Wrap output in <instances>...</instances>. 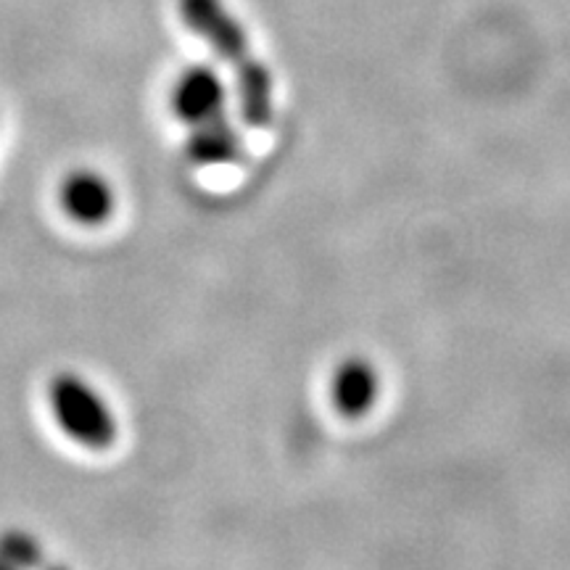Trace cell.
Instances as JSON below:
<instances>
[{"label":"cell","mask_w":570,"mask_h":570,"mask_svg":"<svg viewBox=\"0 0 570 570\" xmlns=\"http://www.w3.org/2000/svg\"><path fill=\"white\" fill-rule=\"evenodd\" d=\"M190 32H196L235 75V98L240 117L252 127L273 122V75L248 51L244 24L227 11L225 0H177Z\"/></svg>","instance_id":"1"},{"label":"cell","mask_w":570,"mask_h":570,"mask_svg":"<svg viewBox=\"0 0 570 570\" xmlns=\"http://www.w3.org/2000/svg\"><path fill=\"white\" fill-rule=\"evenodd\" d=\"M56 425L71 441L92 452H104L117 439V417L101 391L77 373H56L48 386Z\"/></svg>","instance_id":"2"},{"label":"cell","mask_w":570,"mask_h":570,"mask_svg":"<svg viewBox=\"0 0 570 570\" xmlns=\"http://www.w3.org/2000/svg\"><path fill=\"white\" fill-rule=\"evenodd\" d=\"M225 104L227 88L223 75L206 63L183 69L173 85V92H169V106H173L177 119L188 127L225 114Z\"/></svg>","instance_id":"3"},{"label":"cell","mask_w":570,"mask_h":570,"mask_svg":"<svg viewBox=\"0 0 570 570\" xmlns=\"http://www.w3.org/2000/svg\"><path fill=\"white\" fill-rule=\"evenodd\" d=\"M59 204L61 212L77 225L96 227L111 217L117 196L104 175L92 169H75L59 185Z\"/></svg>","instance_id":"4"},{"label":"cell","mask_w":570,"mask_h":570,"mask_svg":"<svg viewBox=\"0 0 570 570\" xmlns=\"http://www.w3.org/2000/svg\"><path fill=\"white\" fill-rule=\"evenodd\" d=\"M381 381L375 367L362 356H348L331 377V402L344 417H362L373 410Z\"/></svg>","instance_id":"5"},{"label":"cell","mask_w":570,"mask_h":570,"mask_svg":"<svg viewBox=\"0 0 570 570\" xmlns=\"http://www.w3.org/2000/svg\"><path fill=\"white\" fill-rule=\"evenodd\" d=\"M185 151L202 167H219V164H233L244 154V140H240L238 127H235L225 114L206 119V122L190 125Z\"/></svg>","instance_id":"6"},{"label":"cell","mask_w":570,"mask_h":570,"mask_svg":"<svg viewBox=\"0 0 570 570\" xmlns=\"http://www.w3.org/2000/svg\"><path fill=\"white\" fill-rule=\"evenodd\" d=\"M0 562L13 570H40L46 554L32 533L11 529L0 533Z\"/></svg>","instance_id":"7"},{"label":"cell","mask_w":570,"mask_h":570,"mask_svg":"<svg viewBox=\"0 0 570 570\" xmlns=\"http://www.w3.org/2000/svg\"><path fill=\"white\" fill-rule=\"evenodd\" d=\"M40 570H69L67 566H59V562H42V566H40Z\"/></svg>","instance_id":"8"},{"label":"cell","mask_w":570,"mask_h":570,"mask_svg":"<svg viewBox=\"0 0 570 570\" xmlns=\"http://www.w3.org/2000/svg\"><path fill=\"white\" fill-rule=\"evenodd\" d=\"M0 570H13V568H9V566H3V562H0Z\"/></svg>","instance_id":"9"}]
</instances>
